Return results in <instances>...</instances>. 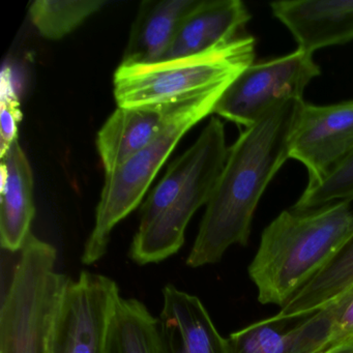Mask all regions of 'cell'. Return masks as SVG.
I'll return each mask as SVG.
<instances>
[{"label": "cell", "mask_w": 353, "mask_h": 353, "mask_svg": "<svg viewBox=\"0 0 353 353\" xmlns=\"http://www.w3.org/2000/svg\"><path fill=\"white\" fill-rule=\"evenodd\" d=\"M303 103V99L290 100L274 107L229 148L188 256L189 268L218 263L231 245H247L264 191L290 159L291 133Z\"/></svg>", "instance_id": "obj_1"}, {"label": "cell", "mask_w": 353, "mask_h": 353, "mask_svg": "<svg viewBox=\"0 0 353 353\" xmlns=\"http://www.w3.org/2000/svg\"><path fill=\"white\" fill-rule=\"evenodd\" d=\"M353 231L350 202L281 212L261 235L249 276L262 305L284 307L315 276Z\"/></svg>", "instance_id": "obj_2"}, {"label": "cell", "mask_w": 353, "mask_h": 353, "mask_svg": "<svg viewBox=\"0 0 353 353\" xmlns=\"http://www.w3.org/2000/svg\"><path fill=\"white\" fill-rule=\"evenodd\" d=\"M226 90L214 88L176 103L157 137L114 172L105 174L94 229L82 254L84 265H92L106 255L114 227L141 203L154 177L181 138L194 125L212 114Z\"/></svg>", "instance_id": "obj_3"}, {"label": "cell", "mask_w": 353, "mask_h": 353, "mask_svg": "<svg viewBox=\"0 0 353 353\" xmlns=\"http://www.w3.org/2000/svg\"><path fill=\"white\" fill-rule=\"evenodd\" d=\"M255 39L230 43L192 57L148 65L121 63L113 78L119 107L173 104L219 88H228L253 65Z\"/></svg>", "instance_id": "obj_4"}, {"label": "cell", "mask_w": 353, "mask_h": 353, "mask_svg": "<svg viewBox=\"0 0 353 353\" xmlns=\"http://www.w3.org/2000/svg\"><path fill=\"white\" fill-rule=\"evenodd\" d=\"M57 261V249L32 233L1 303L0 353H48L53 313L69 279Z\"/></svg>", "instance_id": "obj_5"}, {"label": "cell", "mask_w": 353, "mask_h": 353, "mask_svg": "<svg viewBox=\"0 0 353 353\" xmlns=\"http://www.w3.org/2000/svg\"><path fill=\"white\" fill-rule=\"evenodd\" d=\"M121 297L115 281L104 274L81 272L68 279L53 313L48 353H106Z\"/></svg>", "instance_id": "obj_6"}, {"label": "cell", "mask_w": 353, "mask_h": 353, "mask_svg": "<svg viewBox=\"0 0 353 353\" xmlns=\"http://www.w3.org/2000/svg\"><path fill=\"white\" fill-rule=\"evenodd\" d=\"M320 74L313 54L301 49L253 63L227 88L212 113L248 129L278 105L301 100L305 88Z\"/></svg>", "instance_id": "obj_7"}, {"label": "cell", "mask_w": 353, "mask_h": 353, "mask_svg": "<svg viewBox=\"0 0 353 353\" xmlns=\"http://www.w3.org/2000/svg\"><path fill=\"white\" fill-rule=\"evenodd\" d=\"M353 154V101L317 106L303 103L289 144V158L305 165L309 183L323 181Z\"/></svg>", "instance_id": "obj_8"}, {"label": "cell", "mask_w": 353, "mask_h": 353, "mask_svg": "<svg viewBox=\"0 0 353 353\" xmlns=\"http://www.w3.org/2000/svg\"><path fill=\"white\" fill-rule=\"evenodd\" d=\"M228 152L229 148L214 156L148 226L138 227L130 250L134 262L139 265L159 263L181 250L188 224L195 212L210 201Z\"/></svg>", "instance_id": "obj_9"}, {"label": "cell", "mask_w": 353, "mask_h": 353, "mask_svg": "<svg viewBox=\"0 0 353 353\" xmlns=\"http://www.w3.org/2000/svg\"><path fill=\"white\" fill-rule=\"evenodd\" d=\"M157 330L161 353H229L227 339L199 297L173 285L163 288Z\"/></svg>", "instance_id": "obj_10"}, {"label": "cell", "mask_w": 353, "mask_h": 353, "mask_svg": "<svg viewBox=\"0 0 353 353\" xmlns=\"http://www.w3.org/2000/svg\"><path fill=\"white\" fill-rule=\"evenodd\" d=\"M270 9L305 52L353 40V0L276 1Z\"/></svg>", "instance_id": "obj_11"}, {"label": "cell", "mask_w": 353, "mask_h": 353, "mask_svg": "<svg viewBox=\"0 0 353 353\" xmlns=\"http://www.w3.org/2000/svg\"><path fill=\"white\" fill-rule=\"evenodd\" d=\"M274 317L255 322L227 338L229 353H320L330 336L332 318L323 307L305 319Z\"/></svg>", "instance_id": "obj_12"}, {"label": "cell", "mask_w": 353, "mask_h": 353, "mask_svg": "<svg viewBox=\"0 0 353 353\" xmlns=\"http://www.w3.org/2000/svg\"><path fill=\"white\" fill-rule=\"evenodd\" d=\"M251 18L239 0H202L181 24L161 61L200 54L230 43Z\"/></svg>", "instance_id": "obj_13"}, {"label": "cell", "mask_w": 353, "mask_h": 353, "mask_svg": "<svg viewBox=\"0 0 353 353\" xmlns=\"http://www.w3.org/2000/svg\"><path fill=\"white\" fill-rule=\"evenodd\" d=\"M0 245L10 253H20L28 241L36 214L34 176L19 141L1 159Z\"/></svg>", "instance_id": "obj_14"}, {"label": "cell", "mask_w": 353, "mask_h": 353, "mask_svg": "<svg viewBox=\"0 0 353 353\" xmlns=\"http://www.w3.org/2000/svg\"><path fill=\"white\" fill-rule=\"evenodd\" d=\"M175 104L119 107L97 136L105 174L114 172L146 148L160 133Z\"/></svg>", "instance_id": "obj_15"}, {"label": "cell", "mask_w": 353, "mask_h": 353, "mask_svg": "<svg viewBox=\"0 0 353 353\" xmlns=\"http://www.w3.org/2000/svg\"><path fill=\"white\" fill-rule=\"evenodd\" d=\"M202 0H146L140 5L123 54V65H148L162 61L188 16Z\"/></svg>", "instance_id": "obj_16"}, {"label": "cell", "mask_w": 353, "mask_h": 353, "mask_svg": "<svg viewBox=\"0 0 353 353\" xmlns=\"http://www.w3.org/2000/svg\"><path fill=\"white\" fill-rule=\"evenodd\" d=\"M353 285V231L334 257L276 314L296 319L315 313Z\"/></svg>", "instance_id": "obj_17"}, {"label": "cell", "mask_w": 353, "mask_h": 353, "mask_svg": "<svg viewBox=\"0 0 353 353\" xmlns=\"http://www.w3.org/2000/svg\"><path fill=\"white\" fill-rule=\"evenodd\" d=\"M106 353H161L157 318L143 303L121 297L111 322Z\"/></svg>", "instance_id": "obj_18"}, {"label": "cell", "mask_w": 353, "mask_h": 353, "mask_svg": "<svg viewBox=\"0 0 353 353\" xmlns=\"http://www.w3.org/2000/svg\"><path fill=\"white\" fill-rule=\"evenodd\" d=\"M105 5L103 0H37L30 5V18L41 36L61 40Z\"/></svg>", "instance_id": "obj_19"}, {"label": "cell", "mask_w": 353, "mask_h": 353, "mask_svg": "<svg viewBox=\"0 0 353 353\" xmlns=\"http://www.w3.org/2000/svg\"><path fill=\"white\" fill-rule=\"evenodd\" d=\"M351 200H353V154L323 181L307 185L303 195L291 208L297 212H310L336 202H351Z\"/></svg>", "instance_id": "obj_20"}, {"label": "cell", "mask_w": 353, "mask_h": 353, "mask_svg": "<svg viewBox=\"0 0 353 353\" xmlns=\"http://www.w3.org/2000/svg\"><path fill=\"white\" fill-rule=\"evenodd\" d=\"M326 307L330 310L332 326L322 352L353 344V285Z\"/></svg>", "instance_id": "obj_21"}, {"label": "cell", "mask_w": 353, "mask_h": 353, "mask_svg": "<svg viewBox=\"0 0 353 353\" xmlns=\"http://www.w3.org/2000/svg\"><path fill=\"white\" fill-rule=\"evenodd\" d=\"M3 77V94L0 108V158L7 154L12 144L18 140L19 123L22 121L19 99L12 88L11 82Z\"/></svg>", "instance_id": "obj_22"}, {"label": "cell", "mask_w": 353, "mask_h": 353, "mask_svg": "<svg viewBox=\"0 0 353 353\" xmlns=\"http://www.w3.org/2000/svg\"><path fill=\"white\" fill-rule=\"evenodd\" d=\"M322 353H353V344L340 347V348L332 349V350L325 351V352Z\"/></svg>", "instance_id": "obj_23"}]
</instances>
